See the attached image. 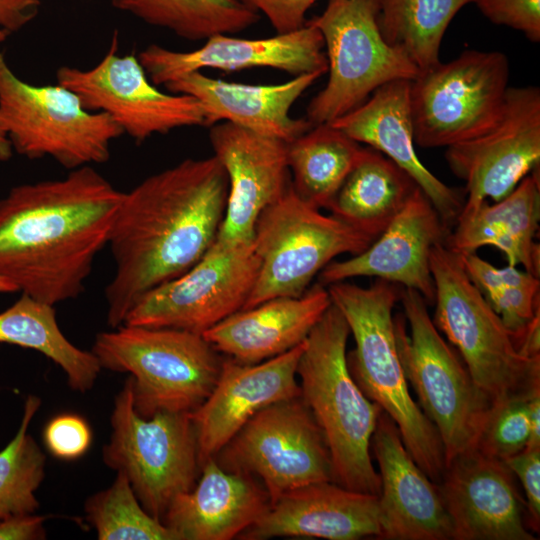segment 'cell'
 I'll return each mask as SVG.
<instances>
[{
    "instance_id": "30bf717a",
    "label": "cell",
    "mask_w": 540,
    "mask_h": 540,
    "mask_svg": "<svg viewBox=\"0 0 540 540\" xmlns=\"http://www.w3.org/2000/svg\"><path fill=\"white\" fill-rule=\"evenodd\" d=\"M374 239L332 215H324L292 185L259 215L252 245L259 273L242 309L276 297H297L332 260L364 251Z\"/></svg>"
},
{
    "instance_id": "e0dca14e",
    "label": "cell",
    "mask_w": 540,
    "mask_h": 540,
    "mask_svg": "<svg viewBox=\"0 0 540 540\" xmlns=\"http://www.w3.org/2000/svg\"><path fill=\"white\" fill-rule=\"evenodd\" d=\"M137 58L156 86L202 69L238 71L265 67L293 77L313 72L325 74L328 70L322 34L307 21L299 29L267 38L244 39L216 34L190 51L151 44L140 51Z\"/></svg>"
},
{
    "instance_id": "d6986e66",
    "label": "cell",
    "mask_w": 540,
    "mask_h": 540,
    "mask_svg": "<svg viewBox=\"0 0 540 540\" xmlns=\"http://www.w3.org/2000/svg\"><path fill=\"white\" fill-rule=\"evenodd\" d=\"M454 540H535L507 465L476 448L450 460L437 484Z\"/></svg>"
},
{
    "instance_id": "7dc6e473",
    "label": "cell",
    "mask_w": 540,
    "mask_h": 540,
    "mask_svg": "<svg viewBox=\"0 0 540 540\" xmlns=\"http://www.w3.org/2000/svg\"><path fill=\"white\" fill-rule=\"evenodd\" d=\"M16 289L5 279L0 277V293H13Z\"/></svg>"
},
{
    "instance_id": "3957f363",
    "label": "cell",
    "mask_w": 540,
    "mask_h": 540,
    "mask_svg": "<svg viewBox=\"0 0 540 540\" xmlns=\"http://www.w3.org/2000/svg\"><path fill=\"white\" fill-rule=\"evenodd\" d=\"M355 341L347 354L350 373L361 391L396 424L416 464L438 484L446 469L440 436L410 395L399 359L393 308L402 287L377 279L369 287L345 281L326 286Z\"/></svg>"
},
{
    "instance_id": "484cf974",
    "label": "cell",
    "mask_w": 540,
    "mask_h": 540,
    "mask_svg": "<svg viewBox=\"0 0 540 540\" xmlns=\"http://www.w3.org/2000/svg\"><path fill=\"white\" fill-rule=\"evenodd\" d=\"M270 505L267 491L254 476L225 470L211 457L201 465L198 483L172 502L162 522L177 540H230Z\"/></svg>"
},
{
    "instance_id": "2e32d148",
    "label": "cell",
    "mask_w": 540,
    "mask_h": 540,
    "mask_svg": "<svg viewBox=\"0 0 540 540\" xmlns=\"http://www.w3.org/2000/svg\"><path fill=\"white\" fill-rule=\"evenodd\" d=\"M445 159L453 174L465 181L459 216L473 212L487 198L495 202L505 198L539 169V87H508L496 123L472 139L446 147Z\"/></svg>"
},
{
    "instance_id": "ab89813d",
    "label": "cell",
    "mask_w": 540,
    "mask_h": 540,
    "mask_svg": "<svg viewBox=\"0 0 540 540\" xmlns=\"http://www.w3.org/2000/svg\"><path fill=\"white\" fill-rule=\"evenodd\" d=\"M470 280L483 295L510 287H540L538 277L516 266L498 268L475 252L458 254Z\"/></svg>"
},
{
    "instance_id": "603a6c76",
    "label": "cell",
    "mask_w": 540,
    "mask_h": 540,
    "mask_svg": "<svg viewBox=\"0 0 540 540\" xmlns=\"http://www.w3.org/2000/svg\"><path fill=\"white\" fill-rule=\"evenodd\" d=\"M411 81L394 80L380 86L358 107L330 123L405 171L450 228L460 215L464 198L429 171L416 154Z\"/></svg>"
},
{
    "instance_id": "bcb514c9",
    "label": "cell",
    "mask_w": 540,
    "mask_h": 540,
    "mask_svg": "<svg viewBox=\"0 0 540 540\" xmlns=\"http://www.w3.org/2000/svg\"><path fill=\"white\" fill-rule=\"evenodd\" d=\"M13 153V148L9 141L8 136L4 130L0 127V162L7 161L11 158Z\"/></svg>"
},
{
    "instance_id": "f6af8a7d",
    "label": "cell",
    "mask_w": 540,
    "mask_h": 540,
    "mask_svg": "<svg viewBox=\"0 0 540 540\" xmlns=\"http://www.w3.org/2000/svg\"><path fill=\"white\" fill-rule=\"evenodd\" d=\"M530 437L526 448H540V389L528 399Z\"/></svg>"
},
{
    "instance_id": "8992f818",
    "label": "cell",
    "mask_w": 540,
    "mask_h": 540,
    "mask_svg": "<svg viewBox=\"0 0 540 540\" xmlns=\"http://www.w3.org/2000/svg\"><path fill=\"white\" fill-rule=\"evenodd\" d=\"M399 301L404 311L394 317L399 359L407 383L440 436L447 465L475 447L493 402L440 335L420 293L402 287Z\"/></svg>"
},
{
    "instance_id": "f1b7e54d",
    "label": "cell",
    "mask_w": 540,
    "mask_h": 540,
    "mask_svg": "<svg viewBox=\"0 0 540 540\" xmlns=\"http://www.w3.org/2000/svg\"><path fill=\"white\" fill-rule=\"evenodd\" d=\"M417 187L389 158L372 148H363L327 210L335 218L376 239Z\"/></svg>"
},
{
    "instance_id": "52a82bcc",
    "label": "cell",
    "mask_w": 540,
    "mask_h": 540,
    "mask_svg": "<svg viewBox=\"0 0 540 540\" xmlns=\"http://www.w3.org/2000/svg\"><path fill=\"white\" fill-rule=\"evenodd\" d=\"M434 324L457 349L479 389L492 401L540 387V359L522 356L511 334L444 243L431 252Z\"/></svg>"
},
{
    "instance_id": "f35d334b",
    "label": "cell",
    "mask_w": 540,
    "mask_h": 540,
    "mask_svg": "<svg viewBox=\"0 0 540 540\" xmlns=\"http://www.w3.org/2000/svg\"><path fill=\"white\" fill-rule=\"evenodd\" d=\"M492 23L522 32L533 43L540 41V0H474Z\"/></svg>"
},
{
    "instance_id": "d4e9b609",
    "label": "cell",
    "mask_w": 540,
    "mask_h": 540,
    "mask_svg": "<svg viewBox=\"0 0 540 540\" xmlns=\"http://www.w3.org/2000/svg\"><path fill=\"white\" fill-rule=\"evenodd\" d=\"M323 73L294 76L278 84H247L191 72L164 85L171 93L187 94L202 104L205 126L229 122L263 136L286 143L313 125L305 118H293L291 107Z\"/></svg>"
},
{
    "instance_id": "e575fe53",
    "label": "cell",
    "mask_w": 540,
    "mask_h": 540,
    "mask_svg": "<svg viewBox=\"0 0 540 540\" xmlns=\"http://www.w3.org/2000/svg\"><path fill=\"white\" fill-rule=\"evenodd\" d=\"M86 518L100 540H177L138 500L127 476L117 472L112 485L85 503Z\"/></svg>"
},
{
    "instance_id": "74e56055",
    "label": "cell",
    "mask_w": 540,
    "mask_h": 540,
    "mask_svg": "<svg viewBox=\"0 0 540 540\" xmlns=\"http://www.w3.org/2000/svg\"><path fill=\"white\" fill-rule=\"evenodd\" d=\"M43 439L55 457L73 460L81 457L92 442V431L87 421L76 414H60L45 426Z\"/></svg>"
},
{
    "instance_id": "8fae6325",
    "label": "cell",
    "mask_w": 540,
    "mask_h": 540,
    "mask_svg": "<svg viewBox=\"0 0 540 540\" xmlns=\"http://www.w3.org/2000/svg\"><path fill=\"white\" fill-rule=\"evenodd\" d=\"M378 14V0H328L324 11L307 21L322 34L329 72L306 109L312 125L336 120L388 82L419 75L404 53L386 43Z\"/></svg>"
},
{
    "instance_id": "d6a6232c",
    "label": "cell",
    "mask_w": 540,
    "mask_h": 540,
    "mask_svg": "<svg viewBox=\"0 0 540 540\" xmlns=\"http://www.w3.org/2000/svg\"><path fill=\"white\" fill-rule=\"evenodd\" d=\"M474 0H378V26L390 46L421 71L440 62L444 33L457 12Z\"/></svg>"
},
{
    "instance_id": "ac0fdd59",
    "label": "cell",
    "mask_w": 540,
    "mask_h": 540,
    "mask_svg": "<svg viewBox=\"0 0 540 540\" xmlns=\"http://www.w3.org/2000/svg\"><path fill=\"white\" fill-rule=\"evenodd\" d=\"M210 143L228 178V195L216 240L252 243L261 212L291 185L287 143L229 122L210 126Z\"/></svg>"
},
{
    "instance_id": "7a4b0ae2",
    "label": "cell",
    "mask_w": 540,
    "mask_h": 540,
    "mask_svg": "<svg viewBox=\"0 0 540 540\" xmlns=\"http://www.w3.org/2000/svg\"><path fill=\"white\" fill-rule=\"evenodd\" d=\"M122 196L92 166L12 187L0 199V277L53 306L77 298Z\"/></svg>"
},
{
    "instance_id": "4fadbf2b",
    "label": "cell",
    "mask_w": 540,
    "mask_h": 540,
    "mask_svg": "<svg viewBox=\"0 0 540 540\" xmlns=\"http://www.w3.org/2000/svg\"><path fill=\"white\" fill-rule=\"evenodd\" d=\"M215 459L260 480L271 503L300 486L334 482L325 437L301 395L257 412Z\"/></svg>"
},
{
    "instance_id": "7c38bea8",
    "label": "cell",
    "mask_w": 540,
    "mask_h": 540,
    "mask_svg": "<svg viewBox=\"0 0 540 540\" xmlns=\"http://www.w3.org/2000/svg\"><path fill=\"white\" fill-rule=\"evenodd\" d=\"M509 61L500 51L465 50L411 81L415 144L448 147L489 130L508 89Z\"/></svg>"
},
{
    "instance_id": "cb8c5ba5",
    "label": "cell",
    "mask_w": 540,
    "mask_h": 540,
    "mask_svg": "<svg viewBox=\"0 0 540 540\" xmlns=\"http://www.w3.org/2000/svg\"><path fill=\"white\" fill-rule=\"evenodd\" d=\"M378 496L345 488L333 481L292 489L239 538L313 537L329 540L380 538Z\"/></svg>"
},
{
    "instance_id": "7bdbcfd3",
    "label": "cell",
    "mask_w": 540,
    "mask_h": 540,
    "mask_svg": "<svg viewBox=\"0 0 540 540\" xmlns=\"http://www.w3.org/2000/svg\"><path fill=\"white\" fill-rule=\"evenodd\" d=\"M45 517L33 514L0 521V540H38L46 537Z\"/></svg>"
},
{
    "instance_id": "6da1fadb",
    "label": "cell",
    "mask_w": 540,
    "mask_h": 540,
    "mask_svg": "<svg viewBox=\"0 0 540 540\" xmlns=\"http://www.w3.org/2000/svg\"><path fill=\"white\" fill-rule=\"evenodd\" d=\"M227 195V174L214 155L187 158L123 193L108 243L115 263L105 289L111 328L146 293L200 260L217 237Z\"/></svg>"
},
{
    "instance_id": "9a60e30c",
    "label": "cell",
    "mask_w": 540,
    "mask_h": 540,
    "mask_svg": "<svg viewBox=\"0 0 540 540\" xmlns=\"http://www.w3.org/2000/svg\"><path fill=\"white\" fill-rule=\"evenodd\" d=\"M114 33L103 58L90 69L61 66L57 83L74 92L85 109L103 112L135 141L182 127L205 126L198 99L160 91L134 54L121 56Z\"/></svg>"
},
{
    "instance_id": "5bb4252c",
    "label": "cell",
    "mask_w": 540,
    "mask_h": 540,
    "mask_svg": "<svg viewBox=\"0 0 540 540\" xmlns=\"http://www.w3.org/2000/svg\"><path fill=\"white\" fill-rule=\"evenodd\" d=\"M259 268L252 243L229 245L215 239L189 270L146 293L123 324L203 334L243 308Z\"/></svg>"
},
{
    "instance_id": "277c9868",
    "label": "cell",
    "mask_w": 540,
    "mask_h": 540,
    "mask_svg": "<svg viewBox=\"0 0 540 540\" xmlns=\"http://www.w3.org/2000/svg\"><path fill=\"white\" fill-rule=\"evenodd\" d=\"M349 326L331 304L305 340L297 366L301 396L328 446L335 483L379 496L381 482L370 443L383 410L353 379L346 345Z\"/></svg>"
},
{
    "instance_id": "ba28073f",
    "label": "cell",
    "mask_w": 540,
    "mask_h": 540,
    "mask_svg": "<svg viewBox=\"0 0 540 540\" xmlns=\"http://www.w3.org/2000/svg\"><path fill=\"white\" fill-rule=\"evenodd\" d=\"M0 127L18 154L49 157L69 170L108 161L112 142L123 134L111 117L85 109L68 88L20 79L1 51Z\"/></svg>"
},
{
    "instance_id": "4dcf8cb0",
    "label": "cell",
    "mask_w": 540,
    "mask_h": 540,
    "mask_svg": "<svg viewBox=\"0 0 540 540\" xmlns=\"http://www.w3.org/2000/svg\"><path fill=\"white\" fill-rule=\"evenodd\" d=\"M363 147L331 123L313 125L287 143L291 185L300 198L327 209Z\"/></svg>"
},
{
    "instance_id": "44dd1931",
    "label": "cell",
    "mask_w": 540,
    "mask_h": 540,
    "mask_svg": "<svg viewBox=\"0 0 540 540\" xmlns=\"http://www.w3.org/2000/svg\"><path fill=\"white\" fill-rule=\"evenodd\" d=\"M304 345L255 364L223 360L210 395L190 413L200 465L215 457L257 412L301 395L297 366Z\"/></svg>"
},
{
    "instance_id": "4316f807",
    "label": "cell",
    "mask_w": 540,
    "mask_h": 540,
    "mask_svg": "<svg viewBox=\"0 0 540 540\" xmlns=\"http://www.w3.org/2000/svg\"><path fill=\"white\" fill-rule=\"evenodd\" d=\"M331 304L327 287L318 283L300 296L276 297L240 309L202 335L218 352L255 364L304 342Z\"/></svg>"
},
{
    "instance_id": "ee69618b",
    "label": "cell",
    "mask_w": 540,
    "mask_h": 540,
    "mask_svg": "<svg viewBox=\"0 0 540 540\" xmlns=\"http://www.w3.org/2000/svg\"><path fill=\"white\" fill-rule=\"evenodd\" d=\"M40 0H0V27L9 32L18 31L38 12Z\"/></svg>"
},
{
    "instance_id": "60d3db41",
    "label": "cell",
    "mask_w": 540,
    "mask_h": 540,
    "mask_svg": "<svg viewBox=\"0 0 540 540\" xmlns=\"http://www.w3.org/2000/svg\"><path fill=\"white\" fill-rule=\"evenodd\" d=\"M521 483L525 494L527 525L539 532L540 525V448H525L504 461Z\"/></svg>"
},
{
    "instance_id": "b9f144b4",
    "label": "cell",
    "mask_w": 540,
    "mask_h": 540,
    "mask_svg": "<svg viewBox=\"0 0 540 540\" xmlns=\"http://www.w3.org/2000/svg\"><path fill=\"white\" fill-rule=\"evenodd\" d=\"M262 13L276 33H286L304 26L306 13L318 0H240Z\"/></svg>"
},
{
    "instance_id": "9c48e42d",
    "label": "cell",
    "mask_w": 540,
    "mask_h": 540,
    "mask_svg": "<svg viewBox=\"0 0 540 540\" xmlns=\"http://www.w3.org/2000/svg\"><path fill=\"white\" fill-rule=\"evenodd\" d=\"M111 426L105 464L127 476L143 508L162 522L172 502L194 487L201 468L190 413L141 416L130 376L115 398Z\"/></svg>"
},
{
    "instance_id": "7402d4cb",
    "label": "cell",
    "mask_w": 540,
    "mask_h": 540,
    "mask_svg": "<svg viewBox=\"0 0 540 540\" xmlns=\"http://www.w3.org/2000/svg\"><path fill=\"white\" fill-rule=\"evenodd\" d=\"M370 449L381 482L379 539H452V524L438 485L416 464L398 427L385 412L378 418Z\"/></svg>"
},
{
    "instance_id": "5b68a950",
    "label": "cell",
    "mask_w": 540,
    "mask_h": 540,
    "mask_svg": "<svg viewBox=\"0 0 540 540\" xmlns=\"http://www.w3.org/2000/svg\"><path fill=\"white\" fill-rule=\"evenodd\" d=\"M113 329L97 334L92 352L101 368L130 373L138 414L192 413L210 395L223 359L202 334L128 324Z\"/></svg>"
},
{
    "instance_id": "c3c4849f",
    "label": "cell",
    "mask_w": 540,
    "mask_h": 540,
    "mask_svg": "<svg viewBox=\"0 0 540 540\" xmlns=\"http://www.w3.org/2000/svg\"><path fill=\"white\" fill-rule=\"evenodd\" d=\"M8 35V32L0 27V44L3 43Z\"/></svg>"
},
{
    "instance_id": "1f68e13d",
    "label": "cell",
    "mask_w": 540,
    "mask_h": 540,
    "mask_svg": "<svg viewBox=\"0 0 540 540\" xmlns=\"http://www.w3.org/2000/svg\"><path fill=\"white\" fill-rule=\"evenodd\" d=\"M112 6L180 38L199 41L239 33L260 15L240 0H110Z\"/></svg>"
},
{
    "instance_id": "ffe728a7",
    "label": "cell",
    "mask_w": 540,
    "mask_h": 540,
    "mask_svg": "<svg viewBox=\"0 0 540 540\" xmlns=\"http://www.w3.org/2000/svg\"><path fill=\"white\" fill-rule=\"evenodd\" d=\"M450 232L424 192L417 187L385 230L361 253L330 262L319 273L324 286L368 276L417 291L434 303L432 249Z\"/></svg>"
},
{
    "instance_id": "836d02e7",
    "label": "cell",
    "mask_w": 540,
    "mask_h": 540,
    "mask_svg": "<svg viewBox=\"0 0 540 540\" xmlns=\"http://www.w3.org/2000/svg\"><path fill=\"white\" fill-rule=\"evenodd\" d=\"M40 404L37 396L27 397L18 431L0 451V521L39 508L35 493L45 476L46 457L28 429Z\"/></svg>"
},
{
    "instance_id": "f546056e",
    "label": "cell",
    "mask_w": 540,
    "mask_h": 540,
    "mask_svg": "<svg viewBox=\"0 0 540 540\" xmlns=\"http://www.w3.org/2000/svg\"><path fill=\"white\" fill-rule=\"evenodd\" d=\"M0 342L45 355L62 368L69 386L81 393L93 387L101 370L92 351L76 347L62 333L54 306L26 294L0 312Z\"/></svg>"
},
{
    "instance_id": "d590c367",
    "label": "cell",
    "mask_w": 540,
    "mask_h": 540,
    "mask_svg": "<svg viewBox=\"0 0 540 540\" xmlns=\"http://www.w3.org/2000/svg\"><path fill=\"white\" fill-rule=\"evenodd\" d=\"M537 389L493 402L474 448L502 462L523 451L530 437L528 399Z\"/></svg>"
},
{
    "instance_id": "83f0119b",
    "label": "cell",
    "mask_w": 540,
    "mask_h": 540,
    "mask_svg": "<svg viewBox=\"0 0 540 540\" xmlns=\"http://www.w3.org/2000/svg\"><path fill=\"white\" fill-rule=\"evenodd\" d=\"M540 220L539 171L524 177L505 198L484 201L473 212L457 218L445 245L457 254L493 246L505 254L508 265H521L540 277V247L535 237Z\"/></svg>"
},
{
    "instance_id": "8d00e7d4",
    "label": "cell",
    "mask_w": 540,
    "mask_h": 540,
    "mask_svg": "<svg viewBox=\"0 0 540 540\" xmlns=\"http://www.w3.org/2000/svg\"><path fill=\"white\" fill-rule=\"evenodd\" d=\"M539 289L540 287H510L484 295L513 341L540 313Z\"/></svg>"
}]
</instances>
